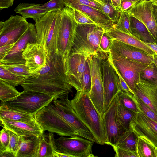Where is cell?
Instances as JSON below:
<instances>
[{
  "label": "cell",
  "mask_w": 157,
  "mask_h": 157,
  "mask_svg": "<svg viewBox=\"0 0 157 157\" xmlns=\"http://www.w3.org/2000/svg\"><path fill=\"white\" fill-rule=\"evenodd\" d=\"M110 59L134 94L136 85L140 82L141 71L149 64L127 59L109 51Z\"/></svg>",
  "instance_id": "obj_10"
},
{
  "label": "cell",
  "mask_w": 157,
  "mask_h": 157,
  "mask_svg": "<svg viewBox=\"0 0 157 157\" xmlns=\"http://www.w3.org/2000/svg\"><path fill=\"white\" fill-rule=\"evenodd\" d=\"M41 6L48 12L61 11L66 7L63 0H50L45 4H41Z\"/></svg>",
  "instance_id": "obj_43"
},
{
  "label": "cell",
  "mask_w": 157,
  "mask_h": 157,
  "mask_svg": "<svg viewBox=\"0 0 157 157\" xmlns=\"http://www.w3.org/2000/svg\"><path fill=\"white\" fill-rule=\"evenodd\" d=\"M73 109L96 139L97 144H105L106 137L102 117L91 101L89 93L77 91L70 100Z\"/></svg>",
  "instance_id": "obj_2"
},
{
  "label": "cell",
  "mask_w": 157,
  "mask_h": 157,
  "mask_svg": "<svg viewBox=\"0 0 157 157\" xmlns=\"http://www.w3.org/2000/svg\"><path fill=\"white\" fill-rule=\"evenodd\" d=\"M0 65L14 74L27 77L31 75L25 63L3 64L0 63Z\"/></svg>",
  "instance_id": "obj_39"
},
{
  "label": "cell",
  "mask_w": 157,
  "mask_h": 157,
  "mask_svg": "<svg viewBox=\"0 0 157 157\" xmlns=\"http://www.w3.org/2000/svg\"><path fill=\"white\" fill-rule=\"evenodd\" d=\"M113 26L120 31L132 35L130 15L125 11L121 12L118 21Z\"/></svg>",
  "instance_id": "obj_38"
},
{
  "label": "cell",
  "mask_w": 157,
  "mask_h": 157,
  "mask_svg": "<svg viewBox=\"0 0 157 157\" xmlns=\"http://www.w3.org/2000/svg\"><path fill=\"white\" fill-rule=\"evenodd\" d=\"M112 41V40L105 31L100 42V50L105 53L109 52Z\"/></svg>",
  "instance_id": "obj_46"
},
{
  "label": "cell",
  "mask_w": 157,
  "mask_h": 157,
  "mask_svg": "<svg viewBox=\"0 0 157 157\" xmlns=\"http://www.w3.org/2000/svg\"><path fill=\"white\" fill-rule=\"evenodd\" d=\"M53 133H45L40 136V145L37 157H55L56 152Z\"/></svg>",
  "instance_id": "obj_28"
},
{
  "label": "cell",
  "mask_w": 157,
  "mask_h": 157,
  "mask_svg": "<svg viewBox=\"0 0 157 157\" xmlns=\"http://www.w3.org/2000/svg\"><path fill=\"white\" fill-rule=\"evenodd\" d=\"M61 11L48 12L35 24L37 43L43 47L48 58L58 54L57 38Z\"/></svg>",
  "instance_id": "obj_3"
},
{
  "label": "cell",
  "mask_w": 157,
  "mask_h": 157,
  "mask_svg": "<svg viewBox=\"0 0 157 157\" xmlns=\"http://www.w3.org/2000/svg\"><path fill=\"white\" fill-rule=\"evenodd\" d=\"M21 92L14 87L0 79V99L1 103H5L13 99Z\"/></svg>",
  "instance_id": "obj_34"
},
{
  "label": "cell",
  "mask_w": 157,
  "mask_h": 157,
  "mask_svg": "<svg viewBox=\"0 0 157 157\" xmlns=\"http://www.w3.org/2000/svg\"><path fill=\"white\" fill-rule=\"evenodd\" d=\"M40 136H23L16 157H37L40 147Z\"/></svg>",
  "instance_id": "obj_25"
},
{
  "label": "cell",
  "mask_w": 157,
  "mask_h": 157,
  "mask_svg": "<svg viewBox=\"0 0 157 157\" xmlns=\"http://www.w3.org/2000/svg\"><path fill=\"white\" fill-rule=\"evenodd\" d=\"M29 23L19 15H11L0 22V47L15 43L27 29Z\"/></svg>",
  "instance_id": "obj_13"
},
{
  "label": "cell",
  "mask_w": 157,
  "mask_h": 157,
  "mask_svg": "<svg viewBox=\"0 0 157 157\" xmlns=\"http://www.w3.org/2000/svg\"><path fill=\"white\" fill-rule=\"evenodd\" d=\"M153 4L148 0H141L125 11L143 23L157 42V25L152 12Z\"/></svg>",
  "instance_id": "obj_17"
},
{
  "label": "cell",
  "mask_w": 157,
  "mask_h": 157,
  "mask_svg": "<svg viewBox=\"0 0 157 157\" xmlns=\"http://www.w3.org/2000/svg\"><path fill=\"white\" fill-rule=\"evenodd\" d=\"M14 0H0V9L8 8L13 5Z\"/></svg>",
  "instance_id": "obj_52"
},
{
  "label": "cell",
  "mask_w": 157,
  "mask_h": 157,
  "mask_svg": "<svg viewBox=\"0 0 157 157\" xmlns=\"http://www.w3.org/2000/svg\"><path fill=\"white\" fill-rule=\"evenodd\" d=\"M154 57V63L157 67V55L154 54L153 55Z\"/></svg>",
  "instance_id": "obj_57"
},
{
  "label": "cell",
  "mask_w": 157,
  "mask_h": 157,
  "mask_svg": "<svg viewBox=\"0 0 157 157\" xmlns=\"http://www.w3.org/2000/svg\"><path fill=\"white\" fill-rule=\"evenodd\" d=\"M75 0L82 4L90 6L97 10L102 11L101 7L99 6V4L98 3V2H97L95 0Z\"/></svg>",
  "instance_id": "obj_49"
},
{
  "label": "cell",
  "mask_w": 157,
  "mask_h": 157,
  "mask_svg": "<svg viewBox=\"0 0 157 157\" xmlns=\"http://www.w3.org/2000/svg\"><path fill=\"white\" fill-rule=\"evenodd\" d=\"M99 52L97 54L90 55L91 87L89 96L98 112L102 117L104 113V96Z\"/></svg>",
  "instance_id": "obj_11"
},
{
  "label": "cell",
  "mask_w": 157,
  "mask_h": 157,
  "mask_svg": "<svg viewBox=\"0 0 157 157\" xmlns=\"http://www.w3.org/2000/svg\"><path fill=\"white\" fill-rule=\"evenodd\" d=\"M98 3L103 12L109 17L113 24L117 23L121 12L113 7L109 0H106L105 2H98Z\"/></svg>",
  "instance_id": "obj_37"
},
{
  "label": "cell",
  "mask_w": 157,
  "mask_h": 157,
  "mask_svg": "<svg viewBox=\"0 0 157 157\" xmlns=\"http://www.w3.org/2000/svg\"><path fill=\"white\" fill-rule=\"evenodd\" d=\"M117 101L115 97L103 116L105 132L106 144L111 146L116 145L121 136L126 130L120 123L117 116Z\"/></svg>",
  "instance_id": "obj_14"
},
{
  "label": "cell",
  "mask_w": 157,
  "mask_h": 157,
  "mask_svg": "<svg viewBox=\"0 0 157 157\" xmlns=\"http://www.w3.org/2000/svg\"><path fill=\"white\" fill-rule=\"evenodd\" d=\"M56 151L71 157H91L94 142L79 136L60 137L55 139Z\"/></svg>",
  "instance_id": "obj_12"
},
{
  "label": "cell",
  "mask_w": 157,
  "mask_h": 157,
  "mask_svg": "<svg viewBox=\"0 0 157 157\" xmlns=\"http://www.w3.org/2000/svg\"><path fill=\"white\" fill-rule=\"evenodd\" d=\"M134 98L140 110L147 117L157 122V114L153 110L134 95Z\"/></svg>",
  "instance_id": "obj_41"
},
{
  "label": "cell",
  "mask_w": 157,
  "mask_h": 157,
  "mask_svg": "<svg viewBox=\"0 0 157 157\" xmlns=\"http://www.w3.org/2000/svg\"><path fill=\"white\" fill-rule=\"evenodd\" d=\"M109 52L100 51V64L104 92V112L121 90L119 77L109 56Z\"/></svg>",
  "instance_id": "obj_7"
},
{
  "label": "cell",
  "mask_w": 157,
  "mask_h": 157,
  "mask_svg": "<svg viewBox=\"0 0 157 157\" xmlns=\"http://www.w3.org/2000/svg\"><path fill=\"white\" fill-rule=\"evenodd\" d=\"M41 5L23 2L18 5L14 11L16 13L21 15L25 19L32 18L36 22L48 12Z\"/></svg>",
  "instance_id": "obj_26"
},
{
  "label": "cell",
  "mask_w": 157,
  "mask_h": 157,
  "mask_svg": "<svg viewBox=\"0 0 157 157\" xmlns=\"http://www.w3.org/2000/svg\"><path fill=\"white\" fill-rule=\"evenodd\" d=\"M10 140L7 150L13 152L16 157L22 140V137L19 136L10 130Z\"/></svg>",
  "instance_id": "obj_42"
},
{
  "label": "cell",
  "mask_w": 157,
  "mask_h": 157,
  "mask_svg": "<svg viewBox=\"0 0 157 157\" xmlns=\"http://www.w3.org/2000/svg\"><path fill=\"white\" fill-rule=\"evenodd\" d=\"M137 153L138 157H156L155 147L145 139L138 137Z\"/></svg>",
  "instance_id": "obj_33"
},
{
  "label": "cell",
  "mask_w": 157,
  "mask_h": 157,
  "mask_svg": "<svg viewBox=\"0 0 157 157\" xmlns=\"http://www.w3.org/2000/svg\"><path fill=\"white\" fill-rule=\"evenodd\" d=\"M122 0H121V1H122ZM130 0V1H132L135 4H136V3L137 2H139V1H140L141 0Z\"/></svg>",
  "instance_id": "obj_59"
},
{
  "label": "cell",
  "mask_w": 157,
  "mask_h": 157,
  "mask_svg": "<svg viewBox=\"0 0 157 157\" xmlns=\"http://www.w3.org/2000/svg\"><path fill=\"white\" fill-rule=\"evenodd\" d=\"M47 106L61 117L76 131L78 136L97 144L90 131L81 121L71 104L68 96L53 100Z\"/></svg>",
  "instance_id": "obj_5"
},
{
  "label": "cell",
  "mask_w": 157,
  "mask_h": 157,
  "mask_svg": "<svg viewBox=\"0 0 157 157\" xmlns=\"http://www.w3.org/2000/svg\"><path fill=\"white\" fill-rule=\"evenodd\" d=\"M54 99V97L45 94L23 90L13 99L0 104L10 109L35 115Z\"/></svg>",
  "instance_id": "obj_6"
},
{
  "label": "cell",
  "mask_w": 157,
  "mask_h": 157,
  "mask_svg": "<svg viewBox=\"0 0 157 157\" xmlns=\"http://www.w3.org/2000/svg\"><path fill=\"white\" fill-rule=\"evenodd\" d=\"M140 79L157 86V67L154 63L149 64L140 72Z\"/></svg>",
  "instance_id": "obj_36"
},
{
  "label": "cell",
  "mask_w": 157,
  "mask_h": 157,
  "mask_svg": "<svg viewBox=\"0 0 157 157\" xmlns=\"http://www.w3.org/2000/svg\"><path fill=\"white\" fill-rule=\"evenodd\" d=\"M134 94L148 105L157 114V86L140 80L136 86Z\"/></svg>",
  "instance_id": "obj_23"
},
{
  "label": "cell",
  "mask_w": 157,
  "mask_h": 157,
  "mask_svg": "<svg viewBox=\"0 0 157 157\" xmlns=\"http://www.w3.org/2000/svg\"><path fill=\"white\" fill-rule=\"evenodd\" d=\"M82 92L89 93L91 87V78L90 69V56H88L86 63V68L82 83Z\"/></svg>",
  "instance_id": "obj_40"
},
{
  "label": "cell",
  "mask_w": 157,
  "mask_h": 157,
  "mask_svg": "<svg viewBox=\"0 0 157 157\" xmlns=\"http://www.w3.org/2000/svg\"><path fill=\"white\" fill-rule=\"evenodd\" d=\"M109 51L119 56L130 60L146 64L154 63V55L117 40H112Z\"/></svg>",
  "instance_id": "obj_18"
},
{
  "label": "cell",
  "mask_w": 157,
  "mask_h": 157,
  "mask_svg": "<svg viewBox=\"0 0 157 157\" xmlns=\"http://www.w3.org/2000/svg\"><path fill=\"white\" fill-rule=\"evenodd\" d=\"M113 64L117 74L119 77L121 90H124L126 91H129L133 93L132 91L124 80L123 78H122V77L121 75L117 69L115 67Z\"/></svg>",
  "instance_id": "obj_50"
},
{
  "label": "cell",
  "mask_w": 157,
  "mask_h": 157,
  "mask_svg": "<svg viewBox=\"0 0 157 157\" xmlns=\"http://www.w3.org/2000/svg\"><path fill=\"white\" fill-rule=\"evenodd\" d=\"M115 152L116 157H138L136 152L122 149L116 146H112Z\"/></svg>",
  "instance_id": "obj_47"
},
{
  "label": "cell",
  "mask_w": 157,
  "mask_h": 157,
  "mask_svg": "<svg viewBox=\"0 0 157 157\" xmlns=\"http://www.w3.org/2000/svg\"><path fill=\"white\" fill-rule=\"evenodd\" d=\"M88 56L80 53H70L66 60L68 83L77 91H82V83Z\"/></svg>",
  "instance_id": "obj_15"
},
{
  "label": "cell",
  "mask_w": 157,
  "mask_h": 157,
  "mask_svg": "<svg viewBox=\"0 0 157 157\" xmlns=\"http://www.w3.org/2000/svg\"><path fill=\"white\" fill-rule=\"evenodd\" d=\"M156 157H157V147H155Z\"/></svg>",
  "instance_id": "obj_61"
},
{
  "label": "cell",
  "mask_w": 157,
  "mask_h": 157,
  "mask_svg": "<svg viewBox=\"0 0 157 157\" xmlns=\"http://www.w3.org/2000/svg\"><path fill=\"white\" fill-rule=\"evenodd\" d=\"M144 43L152 50L157 55V42L154 43Z\"/></svg>",
  "instance_id": "obj_54"
},
{
  "label": "cell",
  "mask_w": 157,
  "mask_h": 157,
  "mask_svg": "<svg viewBox=\"0 0 157 157\" xmlns=\"http://www.w3.org/2000/svg\"><path fill=\"white\" fill-rule=\"evenodd\" d=\"M0 125L19 136L35 135L40 136L44 132L36 121L31 122L0 120Z\"/></svg>",
  "instance_id": "obj_22"
},
{
  "label": "cell",
  "mask_w": 157,
  "mask_h": 157,
  "mask_svg": "<svg viewBox=\"0 0 157 157\" xmlns=\"http://www.w3.org/2000/svg\"><path fill=\"white\" fill-rule=\"evenodd\" d=\"M15 44V43L0 47V62L2 61L8 55Z\"/></svg>",
  "instance_id": "obj_48"
},
{
  "label": "cell",
  "mask_w": 157,
  "mask_h": 157,
  "mask_svg": "<svg viewBox=\"0 0 157 157\" xmlns=\"http://www.w3.org/2000/svg\"><path fill=\"white\" fill-rule=\"evenodd\" d=\"M16 157L14 154L12 152L6 150L0 153V157Z\"/></svg>",
  "instance_id": "obj_55"
},
{
  "label": "cell",
  "mask_w": 157,
  "mask_h": 157,
  "mask_svg": "<svg viewBox=\"0 0 157 157\" xmlns=\"http://www.w3.org/2000/svg\"><path fill=\"white\" fill-rule=\"evenodd\" d=\"M97 2H105L106 0H95Z\"/></svg>",
  "instance_id": "obj_60"
},
{
  "label": "cell",
  "mask_w": 157,
  "mask_h": 157,
  "mask_svg": "<svg viewBox=\"0 0 157 157\" xmlns=\"http://www.w3.org/2000/svg\"><path fill=\"white\" fill-rule=\"evenodd\" d=\"M72 9L74 18L78 24H96L88 16L81 11L74 9Z\"/></svg>",
  "instance_id": "obj_45"
},
{
  "label": "cell",
  "mask_w": 157,
  "mask_h": 157,
  "mask_svg": "<svg viewBox=\"0 0 157 157\" xmlns=\"http://www.w3.org/2000/svg\"><path fill=\"white\" fill-rule=\"evenodd\" d=\"M151 2L153 4L157 6V0H148Z\"/></svg>",
  "instance_id": "obj_58"
},
{
  "label": "cell",
  "mask_w": 157,
  "mask_h": 157,
  "mask_svg": "<svg viewBox=\"0 0 157 157\" xmlns=\"http://www.w3.org/2000/svg\"><path fill=\"white\" fill-rule=\"evenodd\" d=\"M105 30L95 24H78L70 53L89 56L101 51L99 45Z\"/></svg>",
  "instance_id": "obj_4"
},
{
  "label": "cell",
  "mask_w": 157,
  "mask_h": 157,
  "mask_svg": "<svg viewBox=\"0 0 157 157\" xmlns=\"http://www.w3.org/2000/svg\"><path fill=\"white\" fill-rule=\"evenodd\" d=\"M134 94L131 92L124 90L118 91L116 97L118 103L124 107L136 113L140 110L135 101Z\"/></svg>",
  "instance_id": "obj_32"
},
{
  "label": "cell",
  "mask_w": 157,
  "mask_h": 157,
  "mask_svg": "<svg viewBox=\"0 0 157 157\" xmlns=\"http://www.w3.org/2000/svg\"><path fill=\"white\" fill-rule=\"evenodd\" d=\"M135 4L133 2L129 0L121 1V12L126 10Z\"/></svg>",
  "instance_id": "obj_51"
},
{
  "label": "cell",
  "mask_w": 157,
  "mask_h": 157,
  "mask_svg": "<svg viewBox=\"0 0 157 157\" xmlns=\"http://www.w3.org/2000/svg\"><path fill=\"white\" fill-rule=\"evenodd\" d=\"M37 43V33L35 24L29 23L25 32L15 43L8 55L0 63L3 64L25 63L22 52L29 43Z\"/></svg>",
  "instance_id": "obj_16"
},
{
  "label": "cell",
  "mask_w": 157,
  "mask_h": 157,
  "mask_svg": "<svg viewBox=\"0 0 157 157\" xmlns=\"http://www.w3.org/2000/svg\"><path fill=\"white\" fill-rule=\"evenodd\" d=\"M130 19L132 35L144 43L156 42L143 23L135 17L130 15Z\"/></svg>",
  "instance_id": "obj_27"
},
{
  "label": "cell",
  "mask_w": 157,
  "mask_h": 157,
  "mask_svg": "<svg viewBox=\"0 0 157 157\" xmlns=\"http://www.w3.org/2000/svg\"><path fill=\"white\" fill-rule=\"evenodd\" d=\"M132 129L138 137L145 139L157 147V122L140 110L137 114Z\"/></svg>",
  "instance_id": "obj_19"
},
{
  "label": "cell",
  "mask_w": 157,
  "mask_h": 157,
  "mask_svg": "<svg viewBox=\"0 0 157 157\" xmlns=\"http://www.w3.org/2000/svg\"><path fill=\"white\" fill-rule=\"evenodd\" d=\"M0 120L27 122L36 120L35 115L10 109L1 104L0 106Z\"/></svg>",
  "instance_id": "obj_29"
},
{
  "label": "cell",
  "mask_w": 157,
  "mask_h": 157,
  "mask_svg": "<svg viewBox=\"0 0 157 157\" xmlns=\"http://www.w3.org/2000/svg\"><path fill=\"white\" fill-rule=\"evenodd\" d=\"M22 57L31 74L44 67L48 58L43 47L37 42L28 43L22 52Z\"/></svg>",
  "instance_id": "obj_20"
},
{
  "label": "cell",
  "mask_w": 157,
  "mask_h": 157,
  "mask_svg": "<svg viewBox=\"0 0 157 157\" xmlns=\"http://www.w3.org/2000/svg\"><path fill=\"white\" fill-rule=\"evenodd\" d=\"M35 117L44 132L48 131L61 136H78L71 126L47 106L35 114Z\"/></svg>",
  "instance_id": "obj_9"
},
{
  "label": "cell",
  "mask_w": 157,
  "mask_h": 157,
  "mask_svg": "<svg viewBox=\"0 0 157 157\" xmlns=\"http://www.w3.org/2000/svg\"><path fill=\"white\" fill-rule=\"evenodd\" d=\"M152 12L157 25V6L154 4L153 5Z\"/></svg>",
  "instance_id": "obj_56"
},
{
  "label": "cell",
  "mask_w": 157,
  "mask_h": 157,
  "mask_svg": "<svg viewBox=\"0 0 157 157\" xmlns=\"http://www.w3.org/2000/svg\"><path fill=\"white\" fill-rule=\"evenodd\" d=\"M112 6L116 10H121V0H109Z\"/></svg>",
  "instance_id": "obj_53"
},
{
  "label": "cell",
  "mask_w": 157,
  "mask_h": 157,
  "mask_svg": "<svg viewBox=\"0 0 157 157\" xmlns=\"http://www.w3.org/2000/svg\"><path fill=\"white\" fill-rule=\"evenodd\" d=\"M77 25L72 9L66 7L61 11L57 44L58 54L66 60L71 50Z\"/></svg>",
  "instance_id": "obj_8"
},
{
  "label": "cell",
  "mask_w": 157,
  "mask_h": 157,
  "mask_svg": "<svg viewBox=\"0 0 157 157\" xmlns=\"http://www.w3.org/2000/svg\"><path fill=\"white\" fill-rule=\"evenodd\" d=\"M138 138L132 129H128L121 136L115 146L137 153Z\"/></svg>",
  "instance_id": "obj_30"
},
{
  "label": "cell",
  "mask_w": 157,
  "mask_h": 157,
  "mask_svg": "<svg viewBox=\"0 0 157 157\" xmlns=\"http://www.w3.org/2000/svg\"><path fill=\"white\" fill-rule=\"evenodd\" d=\"M0 132V153H1L7 150L10 141V130L4 128Z\"/></svg>",
  "instance_id": "obj_44"
},
{
  "label": "cell",
  "mask_w": 157,
  "mask_h": 157,
  "mask_svg": "<svg viewBox=\"0 0 157 157\" xmlns=\"http://www.w3.org/2000/svg\"><path fill=\"white\" fill-rule=\"evenodd\" d=\"M27 78L14 74L0 65V79L14 87L21 85Z\"/></svg>",
  "instance_id": "obj_35"
},
{
  "label": "cell",
  "mask_w": 157,
  "mask_h": 157,
  "mask_svg": "<svg viewBox=\"0 0 157 157\" xmlns=\"http://www.w3.org/2000/svg\"><path fill=\"white\" fill-rule=\"evenodd\" d=\"M105 31L112 40L119 41L139 48L151 54H155L144 43L132 35L120 31L113 26Z\"/></svg>",
  "instance_id": "obj_24"
},
{
  "label": "cell",
  "mask_w": 157,
  "mask_h": 157,
  "mask_svg": "<svg viewBox=\"0 0 157 157\" xmlns=\"http://www.w3.org/2000/svg\"><path fill=\"white\" fill-rule=\"evenodd\" d=\"M66 60L58 54L47 58L46 65L21 84L23 90L45 94L54 100L68 96L72 87L68 81Z\"/></svg>",
  "instance_id": "obj_1"
},
{
  "label": "cell",
  "mask_w": 157,
  "mask_h": 157,
  "mask_svg": "<svg viewBox=\"0 0 157 157\" xmlns=\"http://www.w3.org/2000/svg\"><path fill=\"white\" fill-rule=\"evenodd\" d=\"M66 7L77 10L83 13L96 24L105 31L111 27L113 24L109 17L102 11L90 6L82 4L75 0H63Z\"/></svg>",
  "instance_id": "obj_21"
},
{
  "label": "cell",
  "mask_w": 157,
  "mask_h": 157,
  "mask_svg": "<svg viewBox=\"0 0 157 157\" xmlns=\"http://www.w3.org/2000/svg\"><path fill=\"white\" fill-rule=\"evenodd\" d=\"M117 113L118 120L121 124L127 130L132 129L137 113L124 107L117 101Z\"/></svg>",
  "instance_id": "obj_31"
}]
</instances>
